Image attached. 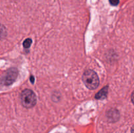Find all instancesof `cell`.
<instances>
[{
	"label": "cell",
	"instance_id": "cell-1",
	"mask_svg": "<svg viewBox=\"0 0 134 133\" xmlns=\"http://www.w3.org/2000/svg\"><path fill=\"white\" fill-rule=\"evenodd\" d=\"M82 81L89 89H96L99 86V80L98 75L94 71L88 70L82 75Z\"/></svg>",
	"mask_w": 134,
	"mask_h": 133
},
{
	"label": "cell",
	"instance_id": "cell-2",
	"mask_svg": "<svg viewBox=\"0 0 134 133\" xmlns=\"http://www.w3.org/2000/svg\"><path fill=\"white\" fill-rule=\"evenodd\" d=\"M21 102L22 105L27 108H32L35 105L37 102L36 96L34 91L30 89H25L20 95Z\"/></svg>",
	"mask_w": 134,
	"mask_h": 133
},
{
	"label": "cell",
	"instance_id": "cell-3",
	"mask_svg": "<svg viewBox=\"0 0 134 133\" xmlns=\"http://www.w3.org/2000/svg\"><path fill=\"white\" fill-rule=\"evenodd\" d=\"M17 76H18V70L14 68H12V69H9L7 74L3 78V82L6 86H9V85L12 84L14 81L16 79Z\"/></svg>",
	"mask_w": 134,
	"mask_h": 133
},
{
	"label": "cell",
	"instance_id": "cell-4",
	"mask_svg": "<svg viewBox=\"0 0 134 133\" xmlns=\"http://www.w3.org/2000/svg\"><path fill=\"white\" fill-rule=\"evenodd\" d=\"M107 92H108V87H105L101 89L98 93L96 95V99H105L107 95Z\"/></svg>",
	"mask_w": 134,
	"mask_h": 133
},
{
	"label": "cell",
	"instance_id": "cell-5",
	"mask_svg": "<svg viewBox=\"0 0 134 133\" xmlns=\"http://www.w3.org/2000/svg\"><path fill=\"white\" fill-rule=\"evenodd\" d=\"M31 43H32V40L30 39H27L24 41L23 43V46L25 48H28L30 47Z\"/></svg>",
	"mask_w": 134,
	"mask_h": 133
},
{
	"label": "cell",
	"instance_id": "cell-6",
	"mask_svg": "<svg viewBox=\"0 0 134 133\" xmlns=\"http://www.w3.org/2000/svg\"><path fill=\"white\" fill-rule=\"evenodd\" d=\"M5 35V29L3 26L0 25V38Z\"/></svg>",
	"mask_w": 134,
	"mask_h": 133
},
{
	"label": "cell",
	"instance_id": "cell-7",
	"mask_svg": "<svg viewBox=\"0 0 134 133\" xmlns=\"http://www.w3.org/2000/svg\"><path fill=\"white\" fill-rule=\"evenodd\" d=\"M109 3L111 5L116 6L119 3V0H109Z\"/></svg>",
	"mask_w": 134,
	"mask_h": 133
},
{
	"label": "cell",
	"instance_id": "cell-8",
	"mask_svg": "<svg viewBox=\"0 0 134 133\" xmlns=\"http://www.w3.org/2000/svg\"><path fill=\"white\" fill-rule=\"evenodd\" d=\"M132 101L134 104V91L132 93Z\"/></svg>",
	"mask_w": 134,
	"mask_h": 133
},
{
	"label": "cell",
	"instance_id": "cell-9",
	"mask_svg": "<svg viewBox=\"0 0 134 133\" xmlns=\"http://www.w3.org/2000/svg\"><path fill=\"white\" fill-rule=\"evenodd\" d=\"M30 80H31V83H34V76H31V77H30Z\"/></svg>",
	"mask_w": 134,
	"mask_h": 133
},
{
	"label": "cell",
	"instance_id": "cell-10",
	"mask_svg": "<svg viewBox=\"0 0 134 133\" xmlns=\"http://www.w3.org/2000/svg\"><path fill=\"white\" fill-rule=\"evenodd\" d=\"M132 133H134V126L132 127Z\"/></svg>",
	"mask_w": 134,
	"mask_h": 133
}]
</instances>
